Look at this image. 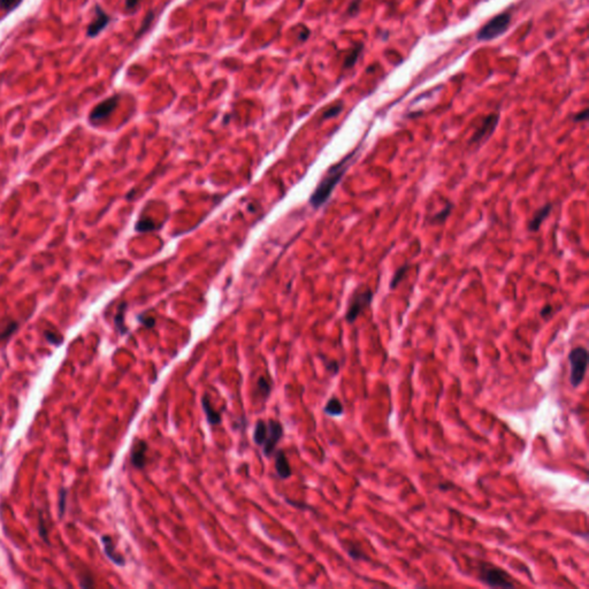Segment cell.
Here are the masks:
<instances>
[{
  "label": "cell",
  "instance_id": "obj_30",
  "mask_svg": "<svg viewBox=\"0 0 589 589\" xmlns=\"http://www.w3.org/2000/svg\"><path fill=\"white\" fill-rule=\"evenodd\" d=\"M341 111H342V105L332 106L327 112H325V114H323V119H329V118H332V116L339 115L341 113Z\"/></svg>",
  "mask_w": 589,
  "mask_h": 589
},
{
  "label": "cell",
  "instance_id": "obj_14",
  "mask_svg": "<svg viewBox=\"0 0 589 589\" xmlns=\"http://www.w3.org/2000/svg\"><path fill=\"white\" fill-rule=\"evenodd\" d=\"M201 405H203V410L206 415V418H208V421L209 424L211 425H220L221 424V416H220V413L218 411H215L212 404H211L210 401V397L208 395H205L201 399Z\"/></svg>",
  "mask_w": 589,
  "mask_h": 589
},
{
  "label": "cell",
  "instance_id": "obj_34",
  "mask_svg": "<svg viewBox=\"0 0 589 589\" xmlns=\"http://www.w3.org/2000/svg\"><path fill=\"white\" fill-rule=\"evenodd\" d=\"M551 313H552V306H551V305H549V304H547L545 308H542L541 312H540V314H541V317H542V318H546V319H547L548 317H549Z\"/></svg>",
  "mask_w": 589,
  "mask_h": 589
},
{
  "label": "cell",
  "instance_id": "obj_11",
  "mask_svg": "<svg viewBox=\"0 0 589 589\" xmlns=\"http://www.w3.org/2000/svg\"><path fill=\"white\" fill-rule=\"evenodd\" d=\"M101 542H103V546H104V551H105V555L107 556V558H109L111 561H113L115 565L124 566L125 565L124 557L122 555H120L119 552H116L114 542L110 535H103Z\"/></svg>",
  "mask_w": 589,
  "mask_h": 589
},
{
  "label": "cell",
  "instance_id": "obj_8",
  "mask_svg": "<svg viewBox=\"0 0 589 589\" xmlns=\"http://www.w3.org/2000/svg\"><path fill=\"white\" fill-rule=\"evenodd\" d=\"M498 123V115L497 114H490L483 120V122L479 125V128L475 130L473 136L470 139V144H479L484 142L485 139L489 138L490 135L494 133L496 129Z\"/></svg>",
  "mask_w": 589,
  "mask_h": 589
},
{
  "label": "cell",
  "instance_id": "obj_7",
  "mask_svg": "<svg viewBox=\"0 0 589 589\" xmlns=\"http://www.w3.org/2000/svg\"><path fill=\"white\" fill-rule=\"evenodd\" d=\"M118 104H119V96H113L111 98H107L104 101H101L100 104H98L91 111V113H90L89 115L90 122L96 124L98 122H100V121L107 119L115 111Z\"/></svg>",
  "mask_w": 589,
  "mask_h": 589
},
{
  "label": "cell",
  "instance_id": "obj_15",
  "mask_svg": "<svg viewBox=\"0 0 589 589\" xmlns=\"http://www.w3.org/2000/svg\"><path fill=\"white\" fill-rule=\"evenodd\" d=\"M266 433H267V422L264 420H258L257 424H255L253 433L254 443L263 447L265 439H266Z\"/></svg>",
  "mask_w": 589,
  "mask_h": 589
},
{
  "label": "cell",
  "instance_id": "obj_6",
  "mask_svg": "<svg viewBox=\"0 0 589 589\" xmlns=\"http://www.w3.org/2000/svg\"><path fill=\"white\" fill-rule=\"evenodd\" d=\"M282 436L283 427L280 422L276 420H268L266 439H265V442L263 444V451L265 456L271 457L273 455V452L275 451V447L277 446L278 441L282 439Z\"/></svg>",
  "mask_w": 589,
  "mask_h": 589
},
{
  "label": "cell",
  "instance_id": "obj_21",
  "mask_svg": "<svg viewBox=\"0 0 589 589\" xmlns=\"http://www.w3.org/2000/svg\"><path fill=\"white\" fill-rule=\"evenodd\" d=\"M408 268H410L408 265H403L402 267H399L397 271L394 273V275H393V277H391V281H390V289L391 290L396 289V288L398 287V285L402 282L404 276H405V274L408 271Z\"/></svg>",
  "mask_w": 589,
  "mask_h": 589
},
{
  "label": "cell",
  "instance_id": "obj_33",
  "mask_svg": "<svg viewBox=\"0 0 589 589\" xmlns=\"http://www.w3.org/2000/svg\"><path fill=\"white\" fill-rule=\"evenodd\" d=\"M588 118V110H583L582 112H580L577 115L574 116V121L575 122H581V121H586Z\"/></svg>",
  "mask_w": 589,
  "mask_h": 589
},
{
  "label": "cell",
  "instance_id": "obj_4",
  "mask_svg": "<svg viewBox=\"0 0 589 589\" xmlns=\"http://www.w3.org/2000/svg\"><path fill=\"white\" fill-rule=\"evenodd\" d=\"M479 580L492 588H514L515 583L505 571L496 566L484 564L481 566Z\"/></svg>",
  "mask_w": 589,
  "mask_h": 589
},
{
  "label": "cell",
  "instance_id": "obj_10",
  "mask_svg": "<svg viewBox=\"0 0 589 589\" xmlns=\"http://www.w3.org/2000/svg\"><path fill=\"white\" fill-rule=\"evenodd\" d=\"M147 443L143 440H137L132 449V463L136 469H144L146 464Z\"/></svg>",
  "mask_w": 589,
  "mask_h": 589
},
{
  "label": "cell",
  "instance_id": "obj_27",
  "mask_svg": "<svg viewBox=\"0 0 589 589\" xmlns=\"http://www.w3.org/2000/svg\"><path fill=\"white\" fill-rule=\"evenodd\" d=\"M152 229H155L153 222L149 221V220H146V219L139 220L136 224V231L137 232H147V231H152Z\"/></svg>",
  "mask_w": 589,
  "mask_h": 589
},
{
  "label": "cell",
  "instance_id": "obj_13",
  "mask_svg": "<svg viewBox=\"0 0 589 589\" xmlns=\"http://www.w3.org/2000/svg\"><path fill=\"white\" fill-rule=\"evenodd\" d=\"M275 469L277 472V475L280 476L281 479H288L292 473L291 469H290V465H289V462H288L287 457H286V453L283 452L282 450L277 451V453H276Z\"/></svg>",
  "mask_w": 589,
  "mask_h": 589
},
{
  "label": "cell",
  "instance_id": "obj_28",
  "mask_svg": "<svg viewBox=\"0 0 589 589\" xmlns=\"http://www.w3.org/2000/svg\"><path fill=\"white\" fill-rule=\"evenodd\" d=\"M153 16H155L153 12H150L149 14L146 15V17H145V19H144V22H143V24H142V27H141V30H139L138 33H137V37H139V36L145 33V31L150 28L151 22L153 21Z\"/></svg>",
  "mask_w": 589,
  "mask_h": 589
},
{
  "label": "cell",
  "instance_id": "obj_26",
  "mask_svg": "<svg viewBox=\"0 0 589 589\" xmlns=\"http://www.w3.org/2000/svg\"><path fill=\"white\" fill-rule=\"evenodd\" d=\"M22 0H0V8L4 11L11 12L20 5Z\"/></svg>",
  "mask_w": 589,
  "mask_h": 589
},
{
  "label": "cell",
  "instance_id": "obj_24",
  "mask_svg": "<svg viewBox=\"0 0 589 589\" xmlns=\"http://www.w3.org/2000/svg\"><path fill=\"white\" fill-rule=\"evenodd\" d=\"M38 533L40 535V537L44 540V542L46 543V545H50V540H48V534H47V528H46V525L44 523V519H43V516L42 514L39 515V521H38Z\"/></svg>",
  "mask_w": 589,
  "mask_h": 589
},
{
  "label": "cell",
  "instance_id": "obj_5",
  "mask_svg": "<svg viewBox=\"0 0 589 589\" xmlns=\"http://www.w3.org/2000/svg\"><path fill=\"white\" fill-rule=\"evenodd\" d=\"M511 13L504 12L494 16L488 23H485L478 34L479 40H490L505 33L511 23Z\"/></svg>",
  "mask_w": 589,
  "mask_h": 589
},
{
  "label": "cell",
  "instance_id": "obj_36",
  "mask_svg": "<svg viewBox=\"0 0 589 589\" xmlns=\"http://www.w3.org/2000/svg\"><path fill=\"white\" fill-rule=\"evenodd\" d=\"M327 370L332 371V374H337V372H339V365H337L336 362H329L327 364Z\"/></svg>",
  "mask_w": 589,
  "mask_h": 589
},
{
  "label": "cell",
  "instance_id": "obj_1",
  "mask_svg": "<svg viewBox=\"0 0 589 589\" xmlns=\"http://www.w3.org/2000/svg\"><path fill=\"white\" fill-rule=\"evenodd\" d=\"M357 151L358 150L352 151L351 153L344 157L341 161H339V163L335 165H332L331 167L327 170L326 175L322 177L320 183H319L318 187L316 188V190L312 193L311 198H310V204L312 205V208L314 209L321 208V206L329 199V197L331 195V192L334 191L335 187L341 182L342 177H343L345 173H347L350 165L353 163L354 157L357 156Z\"/></svg>",
  "mask_w": 589,
  "mask_h": 589
},
{
  "label": "cell",
  "instance_id": "obj_35",
  "mask_svg": "<svg viewBox=\"0 0 589 589\" xmlns=\"http://www.w3.org/2000/svg\"><path fill=\"white\" fill-rule=\"evenodd\" d=\"M139 0H125V10L132 11L138 5Z\"/></svg>",
  "mask_w": 589,
  "mask_h": 589
},
{
  "label": "cell",
  "instance_id": "obj_29",
  "mask_svg": "<svg viewBox=\"0 0 589 589\" xmlns=\"http://www.w3.org/2000/svg\"><path fill=\"white\" fill-rule=\"evenodd\" d=\"M347 551H348V554H349L350 556H351L353 559H356V560H358V559H366V556H364L363 552H362L361 550H359V549H357L356 547L349 546V547H347Z\"/></svg>",
  "mask_w": 589,
  "mask_h": 589
},
{
  "label": "cell",
  "instance_id": "obj_25",
  "mask_svg": "<svg viewBox=\"0 0 589 589\" xmlns=\"http://www.w3.org/2000/svg\"><path fill=\"white\" fill-rule=\"evenodd\" d=\"M66 502H67V489L61 488L59 493V518L62 519L66 512Z\"/></svg>",
  "mask_w": 589,
  "mask_h": 589
},
{
  "label": "cell",
  "instance_id": "obj_20",
  "mask_svg": "<svg viewBox=\"0 0 589 589\" xmlns=\"http://www.w3.org/2000/svg\"><path fill=\"white\" fill-rule=\"evenodd\" d=\"M362 50H363V44H358L357 46H354L352 48L351 52L349 53L344 60V68L345 69H349L354 66V64H356L357 60H358L359 56H361Z\"/></svg>",
  "mask_w": 589,
  "mask_h": 589
},
{
  "label": "cell",
  "instance_id": "obj_32",
  "mask_svg": "<svg viewBox=\"0 0 589 589\" xmlns=\"http://www.w3.org/2000/svg\"><path fill=\"white\" fill-rule=\"evenodd\" d=\"M359 4H361V0H353L352 4L349 7V14L351 15L357 14V12L359 10Z\"/></svg>",
  "mask_w": 589,
  "mask_h": 589
},
{
  "label": "cell",
  "instance_id": "obj_3",
  "mask_svg": "<svg viewBox=\"0 0 589 589\" xmlns=\"http://www.w3.org/2000/svg\"><path fill=\"white\" fill-rule=\"evenodd\" d=\"M569 362L571 365L570 382L574 388L581 385L588 365V351L586 348L577 347L571 350L569 353Z\"/></svg>",
  "mask_w": 589,
  "mask_h": 589
},
{
  "label": "cell",
  "instance_id": "obj_37",
  "mask_svg": "<svg viewBox=\"0 0 589 589\" xmlns=\"http://www.w3.org/2000/svg\"><path fill=\"white\" fill-rule=\"evenodd\" d=\"M309 35H310V31L306 28H303V34L299 35V38L302 40H305L309 37Z\"/></svg>",
  "mask_w": 589,
  "mask_h": 589
},
{
  "label": "cell",
  "instance_id": "obj_19",
  "mask_svg": "<svg viewBox=\"0 0 589 589\" xmlns=\"http://www.w3.org/2000/svg\"><path fill=\"white\" fill-rule=\"evenodd\" d=\"M17 328H19V325L16 321H8L5 326L0 328V342L7 341L17 330Z\"/></svg>",
  "mask_w": 589,
  "mask_h": 589
},
{
  "label": "cell",
  "instance_id": "obj_18",
  "mask_svg": "<svg viewBox=\"0 0 589 589\" xmlns=\"http://www.w3.org/2000/svg\"><path fill=\"white\" fill-rule=\"evenodd\" d=\"M452 210V204L451 203H448L444 208L439 211L438 213L434 214L433 217L430 219V223L431 224H441V223H444L446 222V220L448 219L449 215H450V212Z\"/></svg>",
  "mask_w": 589,
  "mask_h": 589
},
{
  "label": "cell",
  "instance_id": "obj_23",
  "mask_svg": "<svg viewBox=\"0 0 589 589\" xmlns=\"http://www.w3.org/2000/svg\"><path fill=\"white\" fill-rule=\"evenodd\" d=\"M257 388L260 391V394L263 395V396L267 397L269 393H271V383L265 379L264 376H260L259 380L257 382Z\"/></svg>",
  "mask_w": 589,
  "mask_h": 589
},
{
  "label": "cell",
  "instance_id": "obj_17",
  "mask_svg": "<svg viewBox=\"0 0 589 589\" xmlns=\"http://www.w3.org/2000/svg\"><path fill=\"white\" fill-rule=\"evenodd\" d=\"M325 412L328 416H341L342 413L344 412V408L339 398L332 397L327 402L325 406Z\"/></svg>",
  "mask_w": 589,
  "mask_h": 589
},
{
  "label": "cell",
  "instance_id": "obj_2",
  "mask_svg": "<svg viewBox=\"0 0 589 589\" xmlns=\"http://www.w3.org/2000/svg\"><path fill=\"white\" fill-rule=\"evenodd\" d=\"M374 294L368 287L361 286L358 287L349 300L348 310L345 313V319L349 323H352L357 320V318L361 316L363 311L367 309L372 304Z\"/></svg>",
  "mask_w": 589,
  "mask_h": 589
},
{
  "label": "cell",
  "instance_id": "obj_12",
  "mask_svg": "<svg viewBox=\"0 0 589 589\" xmlns=\"http://www.w3.org/2000/svg\"><path fill=\"white\" fill-rule=\"evenodd\" d=\"M551 211H552L551 204L543 205L539 210L535 211V213L533 214L532 219H530L529 222H528V231L529 232H537L540 227H541L542 222L545 221L548 217H549Z\"/></svg>",
  "mask_w": 589,
  "mask_h": 589
},
{
  "label": "cell",
  "instance_id": "obj_16",
  "mask_svg": "<svg viewBox=\"0 0 589 589\" xmlns=\"http://www.w3.org/2000/svg\"><path fill=\"white\" fill-rule=\"evenodd\" d=\"M125 308H127V303H121L118 308V312L115 314V319H114V322H115V327L118 331L120 332L121 335H124L125 332L128 331L127 327L124 325V312H125Z\"/></svg>",
  "mask_w": 589,
  "mask_h": 589
},
{
  "label": "cell",
  "instance_id": "obj_9",
  "mask_svg": "<svg viewBox=\"0 0 589 589\" xmlns=\"http://www.w3.org/2000/svg\"><path fill=\"white\" fill-rule=\"evenodd\" d=\"M94 12H96L94 20L91 21V23L88 25L87 35L89 37H96L97 35H99L111 21V17L99 6H96V11Z\"/></svg>",
  "mask_w": 589,
  "mask_h": 589
},
{
  "label": "cell",
  "instance_id": "obj_22",
  "mask_svg": "<svg viewBox=\"0 0 589 589\" xmlns=\"http://www.w3.org/2000/svg\"><path fill=\"white\" fill-rule=\"evenodd\" d=\"M44 335H45V339H46L48 343H51L53 345H57V347H59V345L62 344V342H64V337L59 334H56L55 331L46 330L44 332Z\"/></svg>",
  "mask_w": 589,
  "mask_h": 589
},
{
  "label": "cell",
  "instance_id": "obj_31",
  "mask_svg": "<svg viewBox=\"0 0 589 589\" xmlns=\"http://www.w3.org/2000/svg\"><path fill=\"white\" fill-rule=\"evenodd\" d=\"M138 320L141 321L145 327L151 328V327L155 326V319H152V318L147 319V318H145V317H138Z\"/></svg>",
  "mask_w": 589,
  "mask_h": 589
}]
</instances>
